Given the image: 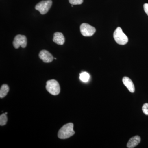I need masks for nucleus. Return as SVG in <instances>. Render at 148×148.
Returning <instances> with one entry per match:
<instances>
[{
    "label": "nucleus",
    "mask_w": 148,
    "mask_h": 148,
    "mask_svg": "<svg viewBox=\"0 0 148 148\" xmlns=\"http://www.w3.org/2000/svg\"><path fill=\"white\" fill-rule=\"evenodd\" d=\"M69 2L72 5H77L82 4L83 2V0H69Z\"/></svg>",
    "instance_id": "nucleus-14"
},
{
    "label": "nucleus",
    "mask_w": 148,
    "mask_h": 148,
    "mask_svg": "<svg viewBox=\"0 0 148 148\" xmlns=\"http://www.w3.org/2000/svg\"><path fill=\"white\" fill-rule=\"evenodd\" d=\"M89 78L90 75L86 72H83L80 75V79L83 82H87L89 79Z\"/></svg>",
    "instance_id": "nucleus-12"
},
{
    "label": "nucleus",
    "mask_w": 148,
    "mask_h": 148,
    "mask_svg": "<svg viewBox=\"0 0 148 148\" xmlns=\"http://www.w3.org/2000/svg\"><path fill=\"white\" fill-rule=\"evenodd\" d=\"M54 59H56V58H54Z\"/></svg>",
    "instance_id": "nucleus-18"
},
{
    "label": "nucleus",
    "mask_w": 148,
    "mask_h": 148,
    "mask_svg": "<svg viewBox=\"0 0 148 148\" xmlns=\"http://www.w3.org/2000/svg\"><path fill=\"white\" fill-rule=\"evenodd\" d=\"M53 41L59 45H63L65 43V39L64 35L60 32H56L53 35Z\"/></svg>",
    "instance_id": "nucleus-9"
},
{
    "label": "nucleus",
    "mask_w": 148,
    "mask_h": 148,
    "mask_svg": "<svg viewBox=\"0 0 148 148\" xmlns=\"http://www.w3.org/2000/svg\"><path fill=\"white\" fill-rule=\"evenodd\" d=\"M9 90V88L7 84H3L2 86L0 89V97L3 98L5 97Z\"/></svg>",
    "instance_id": "nucleus-11"
},
{
    "label": "nucleus",
    "mask_w": 148,
    "mask_h": 148,
    "mask_svg": "<svg viewBox=\"0 0 148 148\" xmlns=\"http://www.w3.org/2000/svg\"><path fill=\"white\" fill-rule=\"evenodd\" d=\"M52 4L51 0L42 1L38 3L35 7V9L40 12L41 14H45L47 13Z\"/></svg>",
    "instance_id": "nucleus-4"
},
{
    "label": "nucleus",
    "mask_w": 148,
    "mask_h": 148,
    "mask_svg": "<svg viewBox=\"0 0 148 148\" xmlns=\"http://www.w3.org/2000/svg\"><path fill=\"white\" fill-rule=\"evenodd\" d=\"M144 9L145 12L148 16V3H145L144 4Z\"/></svg>",
    "instance_id": "nucleus-16"
},
{
    "label": "nucleus",
    "mask_w": 148,
    "mask_h": 148,
    "mask_svg": "<svg viewBox=\"0 0 148 148\" xmlns=\"http://www.w3.org/2000/svg\"><path fill=\"white\" fill-rule=\"evenodd\" d=\"M122 81L123 84L127 87L130 92H132V93H133L135 92V86L131 79H130L128 77H124L123 78Z\"/></svg>",
    "instance_id": "nucleus-8"
},
{
    "label": "nucleus",
    "mask_w": 148,
    "mask_h": 148,
    "mask_svg": "<svg viewBox=\"0 0 148 148\" xmlns=\"http://www.w3.org/2000/svg\"><path fill=\"white\" fill-rule=\"evenodd\" d=\"M47 90L51 95H58L60 92V86L57 81L54 79L48 81L46 83Z\"/></svg>",
    "instance_id": "nucleus-3"
},
{
    "label": "nucleus",
    "mask_w": 148,
    "mask_h": 148,
    "mask_svg": "<svg viewBox=\"0 0 148 148\" xmlns=\"http://www.w3.org/2000/svg\"><path fill=\"white\" fill-rule=\"evenodd\" d=\"M73 123H67L64 125L58 132V138L61 139H68L75 134Z\"/></svg>",
    "instance_id": "nucleus-1"
},
{
    "label": "nucleus",
    "mask_w": 148,
    "mask_h": 148,
    "mask_svg": "<svg viewBox=\"0 0 148 148\" xmlns=\"http://www.w3.org/2000/svg\"><path fill=\"white\" fill-rule=\"evenodd\" d=\"M114 38L117 43L120 45H125L128 41V38L123 33L121 27H117L114 33Z\"/></svg>",
    "instance_id": "nucleus-2"
},
{
    "label": "nucleus",
    "mask_w": 148,
    "mask_h": 148,
    "mask_svg": "<svg viewBox=\"0 0 148 148\" xmlns=\"http://www.w3.org/2000/svg\"><path fill=\"white\" fill-rule=\"evenodd\" d=\"M8 119L5 114H3L0 116V125L3 126L6 124Z\"/></svg>",
    "instance_id": "nucleus-13"
},
{
    "label": "nucleus",
    "mask_w": 148,
    "mask_h": 148,
    "mask_svg": "<svg viewBox=\"0 0 148 148\" xmlns=\"http://www.w3.org/2000/svg\"><path fill=\"white\" fill-rule=\"evenodd\" d=\"M141 141V138L139 136H134L130 138L127 143V147L128 148H133L138 145Z\"/></svg>",
    "instance_id": "nucleus-10"
},
{
    "label": "nucleus",
    "mask_w": 148,
    "mask_h": 148,
    "mask_svg": "<svg viewBox=\"0 0 148 148\" xmlns=\"http://www.w3.org/2000/svg\"><path fill=\"white\" fill-rule=\"evenodd\" d=\"M143 112L146 115L148 116V103H145L142 108Z\"/></svg>",
    "instance_id": "nucleus-15"
},
{
    "label": "nucleus",
    "mask_w": 148,
    "mask_h": 148,
    "mask_svg": "<svg viewBox=\"0 0 148 148\" xmlns=\"http://www.w3.org/2000/svg\"><path fill=\"white\" fill-rule=\"evenodd\" d=\"M7 113H8L7 112H6L5 114H7Z\"/></svg>",
    "instance_id": "nucleus-17"
},
{
    "label": "nucleus",
    "mask_w": 148,
    "mask_h": 148,
    "mask_svg": "<svg viewBox=\"0 0 148 148\" xmlns=\"http://www.w3.org/2000/svg\"><path fill=\"white\" fill-rule=\"evenodd\" d=\"M39 56L45 63H49L52 62L53 59V56L48 51L46 50L41 51Z\"/></svg>",
    "instance_id": "nucleus-7"
},
{
    "label": "nucleus",
    "mask_w": 148,
    "mask_h": 148,
    "mask_svg": "<svg viewBox=\"0 0 148 148\" xmlns=\"http://www.w3.org/2000/svg\"><path fill=\"white\" fill-rule=\"evenodd\" d=\"M27 38L25 36L18 35L14 38L13 45L15 49H18L20 47L24 48L27 47Z\"/></svg>",
    "instance_id": "nucleus-6"
},
{
    "label": "nucleus",
    "mask_w": 148,
    "mask_h": 148,
    "mask_svg": "<svg viewBox=\"0 0 148 148\" xmlns=\"http://www.w3.org/2000/svg\"><path fill=\"white\" fill-rule=\"evenodd\" d=\"M80 32L85 37H90L93 36L96 32L94 27L86 23H83L81 25Z\"/></svg>",
    "instance_id": "nucleus-5"
}]
</instances>
